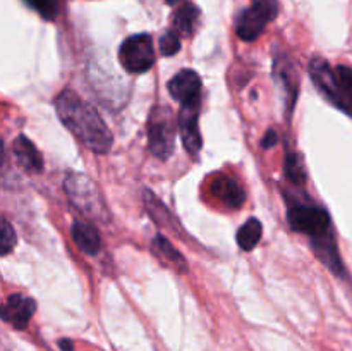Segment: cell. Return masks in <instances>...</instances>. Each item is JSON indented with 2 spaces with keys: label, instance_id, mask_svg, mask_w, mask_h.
I'll return each mask as SVG.
<instances>
[{
  "label": "cell",
  "instance_id": "12",
  "mask_svg": "<svg viewBox=\"0 0 352 351\" xmlns=\"http://www.w3.org/2000/svg\"><path fill=\"white\" fill-rule=\"evenodd\" d=\"M14 155L21 167L30 174H40L43 171V158H41L40 151L33 145V141L28 140L26 136H17L12 143Z\"/></svg>",
  "mask_w": 352,
  "mask_h": 351
},
{
  "label": "cell",
  "instance_id": "23",
  "mask_svg": "<svg viewBox=\"0 0 352 351\" xmlns=\"http://www.w3.org/2000/svg\"><path fill=\"white\" fill-rule=\"evenodd\" d=\"M16 233H14L12 226L9 224V220L3 219L2 220V237H0V243H2V255H9L10 251L14 250L16 246Z\"/></svg>",
  "mask_w": 352,
  "mask_h": 351
},
{
  "label": "cell",
  "instance_id": "4",
  "mask_svg": "<svg viewBox=\"0 0 352 351\" xmlns=\"http://www.w3.org/2000/svg\"><path fill=\"white\" fill-rule=\"evenodd\" d=\"M277 0H253L250 9L243 10V12L237 16V36L244 41H254L261 33H263L265 26L277 17Z\"/></svg>",
  "mask_w": 352,
  "mask_h": 351
},
{
  "label": "cell",
  "instance_id": "13",
  "mask_svg": "<svg viewBox=\"0 0 352 351\" xmlns=\"http://www.w3.org/2000/svg\"><path fill=\"white\" fill-rule=\"evenodd\" d=\"M71 236L74 240L76 246L82 251V253L95 257L102 250V237H100L98 231L89 224L82 222V220H76L71 227Z\"/></svg>",
  "mask_w": 352,
  "mask_h": 351
},
{
  "label": "cell",
  "instance_id": "14",
  "mask_svg": "<svg viewBox=\"0 0 352 351\" xmlns=\"http://www.w3.org/2000/svg\"><path fill=\"white\" fill-rule=\"evenodd\" d=\"M199 19V9L195 3H182L172 17V24H174V31L182 36H189L195 31L196 24Z\"/></svg>",
  "mask_w": 352,
  "mask_h": 351
},
{
  "label": "cell",
  "instance_id": "1",
  "mask_svg": "<svg viewBox=\"0 0 352 351\" xmlns=\"http://www.w3.org/2000/svg\"><path fill=\"white\" fill-rule=\"evenodd\" d=\"M58 119L65 127L95 153H107L112 148V133L95 107L79 98L72 89H64L55 98Z\"/></svg>",
  "mask_w": 352,
  "mask_h": 351
},
{
  "label": "cell",
  "instance_id": "26",
  "mask_svg": "<svg viewBox=\"0 0 352 351\" xmlns=\"http://www.w3.org/2000/svg\"><path fill=\"white\" fill-rule=\"evenodd\" d=\"M165 2H167L168 6H175V3H179V2H181V0H165Z\"/></svg>",
  "mask_w": 352,
  "mask_h": 351
},
{
  "label": "cell",
  "instance_id": "3",
  "mask_svg": "<svg viewBox=\"0 0 352 351\" xmlns=\"http://www.w3.org/2000/svg\"><path fill=\"white\" fill-rule=\"evenodd\" d=\"M148 147L160 160H168L175 148V120L170 109L157 107L148 120Z\"/></svg>",
  "mask_w": 352,
  "mask_h": 351
},
{
  "label": "cell",
  "instance_id": "10",
  "mask_svg": "<svg viewBox=\"0 0 352 351\" xmlns=\"http://www.w3.org/2000/svg\"><path fill=\"white\" fill-rule=\"evenodd\" d=\"M309 74H311L313 83L318 86L320 92L327 96L332 103L340 107V92L339 83H337L336 69L329 65V62L323 61L322 57H315L309 64Z\"/></svg>",
  "mask_w": 352,
  "mask_h": 351
},
{
  "label": "cell",
  "instance_id": "20",
  "mask_svg": "<svg viewBox=\"0 0 352 351\" xmlns=\"http://www.w3.org/2000/svg\"><path fill=\"white\" fill-rule=\"evenodd\" d=\"M274 74L277 76V79H280V81L284 83L287 95L291 93V95L296 98V92H298V81H296V74H294V69H292V65L289 64L287 61L282 62L280 58H277L274 64Z\"/></svg>",
  "mask_w": 352,
  "mask_h": 351
},
{
  "label": "cell",
  "instance_id": "15",
  "mask_svg": "<svg viewBox=\"0 0 352 351\" xmlns=\"http://www.w3.org/2000/svg\"><path fill=\"white\" fill-rule=\"evenodd\" d=\"M313 248H315L316 255L320 257V260L327 265L329 268H332L336 274L342 272V264L339 260V255H337L336 244H333L332 237L329 236V233L323 234V236L313 237Z\"/></svg>",
  "mask_w": 352,
  "mask_h": 351
},
{
  "label": "cell",
  "instance_id": "22",
  "mask_svg": "<svg viewBox=\"0 0 352 351\" xmlns=\"http://www.w3.org/2000/svg\"><path fill=\"white\" fill-rule=\"evenodd\" d=\"M181 50V38L175 31H167L160 38V52L165 57H172Z\"/></svg>",
  "mask_w": 352,
  "mask_h": 351
},
{
  "label": "cell",
  "instance_id": "2",
  "mask_svg": "<svg viewBox=\"0 0 352 351\" xmlns=\"http://www.w3.org/2000/svg\"><path fill=\"white\" fill-rule=\"evenodd\" d=\"M64 188L72 206L78 212H81L82 215L91 220H98V222L103 224L109 222L110 212L105 205V200H103L98 186L88 176L71 172L65 178Z\"/></svg>",
  "mask_w": 352,
  "mask_h": 351
},
{
  "label": "cell",
  "instance_id": "17",
  "mask_svg": "<svg viewBox=\"0 0 352 351\" xmlns=\"http://www.w3.org/2000/svg\"><path fill=\"white\" fill-rule=\"evenodd\" d=\"M336 76L340 92V109L349 112L352 109V69L349 65H337Z\"/></svg>",
  "mask_w": 352,
  "mask_h": 351
},
{
  "label": "cell",
  "instance_id": "8",
  "mask_svg": "<svg viewBox=\"0 0 352 351\" xmlns=\"http://www.w3.org/2000/svg\"><path fill=\"white\" fill-rule=\"evenodd\" d=\"M34 312H36V303H34V299L30 298V296L16 292V295H10L6 299V303H3L2 319L3 322L10 323L14 329L23 330L31 322Z\"/></svg>",
  "mask_w": 352,
  "mask_h": 351
},
{
  "label": "cell",
  "instance_id": "16",
  "mask_svg": "<svg viewBox=\"0 0 352 351\" xmlns=\"http://www.w3.org/2000/svg\"><path fill=\"white\" fill-rule=\"evenodd\" d=\"M261 234H263V226L260 220L250 219L237 231V244L241 246V250L251 251L261 240Z\"/></svg>",
  "mask_w": 352,
  "mask_h": 351
},
{
  "label": "cell",
  "instance_id": "9",
  "mask_svg": "<svg viewBox=\"0 0 352 351\" xmlns=\"http://www.w3.org/2000/svg\"><path fill=\"white\" fill-rule=\"evenodd\" d=\"M199 103L182 105L179 112V131H181L182 143L191 155H196L201 150V134H199Z\"/></svg>",
  "mask_w": 352,
  "mask_h": 351
},
{
  "label": "cell",
  "instance_id": "7",
  "mask_svg": "<svg viewBox=\"0 0 352 351\" xmlns=\"http://www.w3.org/2000/svg\"><path fill=\"white\" fill-rule=\"evenodd\" d=\"M168 93L175 102L181 105H192L199 103V93H201V79L198 72L191 69H182L174 78L168 81Z\"/></svg>",
  "mask_w": 352,
  "mask_h": 351
},
{
  "label": "cell",
  "instance_id": "24",
  "mask_svg": "<svg viewBox=\"0 0 352 351\" xmlns=\"http://www.w3.org/2000/svg\"><path fill=\"white\" fill-rule=\"evenodd\" d=\"M275 143H277V133H275L274 129H268L267 134H265V138L261 140V147L267 148V150H268V148L274 147Z\"/></svg>",
  "mask_w": 352,
  "mask_h": 351
},
{
  "label": "cell",
  "instance_id": "21",
  "mask_svg": "<svg viewBox=\"0 0 352 351\" xmlns=\"http://www.w3.org/2000/svg\"><path fill=\"white\" fill-rule=\"evenodd\" d=\"M26 2L47 21H52L57 17L58 0H26Z\"/></svg>",
  "mask_w": 352,
  "mask_h": 351
},
{
  "label": "cell",
  "instance_id": "25",
  "mask_svg": "<svg viewBox=\"0 0 352 351\" xmlns=\"http://www.w3.org/2000/svg\"><path fill=\"white\" fill-rule=\"evenodd\" d=\"M58 346L62 351H72V343L69 339H60L58 341Z\"/></svg>",
  "mask_w": 352,
  "mask_h": 351
},
{
  "label": "cell",
  "instance_id": "19",
  "mask_svg": "<svg viewBox=\"0 0 352 351\" xmlns=\"http://www.w3.org/2000/svg\"><path fill=\"white\" fill-rule=\"evenodd\" d=\"M285 178L296 186H302L306 182V171L305 164H302L301 157L298 153H289L285 157V165H284Z\"/></svg>",
  "mask_w": 352,
  "mask_h": 351
},
{
  "label": "cell",
  "instance_id": "11",
  "mask_svg": "<svg viewBox=\"0 0 352 351\" xmlns=\"http://www.w3.org/2000/svg\"><path fill=\"white\" fill-rule=\"evenodd\" d=\"M210 193L219 200L222 205L229 209H239L246 200V193L239 182L230 176H217L210 184Z\"/></svg>",
  "mask_w": 352,
  "mask_h": 351
},
{
  "label": "cell",
  "instance_id": "5",
  "mask_svg": "<svg viewBox=\"0 0 352 351\" xmlns=\"http://www.w3.org/2000/svg\"><path fill=\"white\" fill-rule=\"evenodd\" d=\"M119 61L131 74H143L155 64L153 40L150 34L141 33L126 38L119 48Z\"/></svg>",
  "mask_w": 352,
  "mask_h": 351
},
{
  "label": "cell",
  "instance_id": "6",
  "mask_svg": "<svg viewBox=\"0 0 352 351\" xmlns=\"http://www.w3.org/2000/svg\"><path fill=\"white\" fill-rule=\"evenodd\" d=\"M287 222L296 233L308 234L311 237L323 236L330 229V217L327 210L315 205H292L287 212Z\"/></svg>",
  "mask_w": 352,
  "mask_h": 351
},
{
  "label": "cell",
  "instance_id": "18",
  "mask_svg": "<svg viewBox=\"0 0 352 351\" xmlns=\"http://www.w3.org/2000/svg\"><path fill=\"white\" fill-rule=\"evenodd\" d=\"M153 246L157 248L158 253H160L162 257L167 258V260L170 262V264L174 265V267L177 268L179 272H186V270H188V264H186V260H184V257H182V253L179 250H175L174 246H172V243L167 240V237L160 236V234H158V236H155Z\"/></svg>",
  "mask_w": 352,
  "mask_h": 351
}]
</instances>
